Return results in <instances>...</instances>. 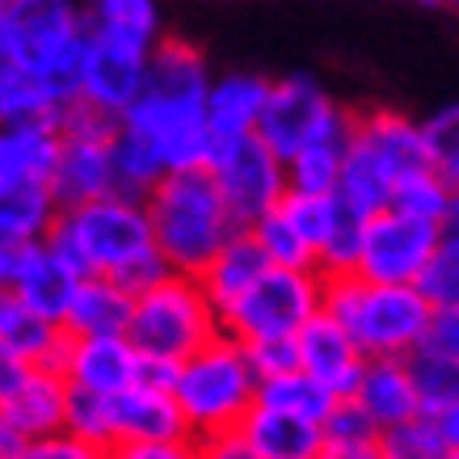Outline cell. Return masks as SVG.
<instances>
[{
  "label": "cell",
  "mask_w": 459,
  "mask_h": 459,
  "mask_svg": "<svg viewBox=\"0 0 459 459\" xmlns=\"http://www.w3.org/2000/svg\"><path fill=\"white\" fill-rule=\"evenodd\" d=\"M207 93L211 72L203 51L181 39H160L152 47L148 89L123 123H131L156 143L169 173L207 169L211 148H215V135L207 123Z\"/></svg>",
  "instance_id": "cell-1"
},
{
  "label": "cell",
  "mask_w": 459,
  "mask_h": 459,
  "mask_svg": "<svg viewBox=\"0 0 459 459\" xmlns=\"http://www.w3.org/2000/svg\"><path fill=\"white\" fill-rule=\"evenodd\" d=\"M143 207L152 220L156 249L165 253V262L178 274H203L211 257L240 232L211 169L165 173L152 195L143 198Z\"/></svg>",
  "instance_id": "cell-2"
},
{
  "label": "cell",
  "mask_w": 459,
  "mask_h": 459,
  "mask_svg": "<svg viewBox=\"0 0 459 459\" xmlns=\"http://www.w3.org/2000/svg\"><path fill=\"white\" fill-rule=\"evenodd\" d=\"M325 312L346 325L367 359H409L434 325V304L418 282H371L362 274L325 279Z\"/></svg>",
  "instance_id": "cell-3"
},
{
  "label": "cell",
  "mask_w": 459,
  "mask_h": 459,
  "mask_svg": "<svg viewBox=\"0 0 459 459\" xmlns=\"http://www.w3.org/2000/svg\"><path fill=\"white\" fill-rule=\"evenodd\" d=\"M4 26L13 34L17 64L68 110L81 98L84 47L93 34L89 13L76 9V0H13L4 9Z\"/></svg>",
  "instance_id": "cell-4"
},
{
  "label": "cell",
  "mask_w": 459,
  "mask_h": 459,
  "mask_svg": "<svg viewBox=\"0 0 459 459\" xmlns=\"http://www.w3.org/2000/svg\"><path fill=\"white\" fill-rule=\"evenodd\" d=\"M64 211L76 223V232H81L93 274H106V279L123 282L126 291H135V295L173 274L165 253L156 249L152 220H148L143 198L106 195V198H93V203L64 207Z\"/></svg>",
  "instance_id": "cell-5"
},
{
  "label": "cell",
  "mask_w": 459,
  "mask_h": 459,
  "mask_svg": "<svg viewBox=\"0 0 459 459\" xmlns=\"http://www.w3.org/2000/svg\"><path fill=\"white\" fill-rule=\"evenodd\" d=\"M257 388H262V379L245 354V342L220 329L207 346H198L190 359H181V376L173 392H178L181 413L190 421V434L203 443L211 434L240 430V421L257 404Z\"/></svg>",
  "instance_id": "cell-6"
},
{
  "label": "cell",
  "mask_w": 459,
  "mask_h": 459,
  "mask_svg": "<svg viewBox=\"0 0 459 459\" xmlns=\"http://www.w3.org/2000/svg\"><path fill=\"white\" fill-rule=\"evenodd\" d=\"M220 307L211 304L198 274H169L156 287L135 295V320H131V342L140 354L160 359H190L198 346H207L220 333Z\"/></svg>",
  "instance_id": "cell-7"
},
{
  "label": "cell",
  "mask_w": 459,
  "mask_h": 459,
  "mask_svg": "<svg viewBox=\"0 0 459 459\" xmlns=\"http://www.w3.org/2000/svg\"><path fill=\"white\" fill-rule=\"evenodd\" d=\"M325 307V274L270 265L249 291L220 312L223 333L253 342V337H295L307 320Z\"/></svg>",
  "instance_id": "cell-8"
},
{
  "label": "cell",
  "mask_w": 459,
  "mask_h": 459,
  "mask_svg": "<svg viewBox=\"0 0 459 459\" xmlns=\"http://www.w3.org/2000/svg\"><path fill=\"white\" fill-rule=\"evenodd\" d=\"M257 135L282 160H291L299 148L316 140H350L354 135V118L325 93L320 81H312L307 72H291V76L274 81V89H270Z\"/></svg>",
  "instance_id": "cell-9"
},
{
  "label": "cell",
  "mask_w": 459,
  "mask_h": 459,
  "mask_svg": "<svg viewBox=\"0 0 459 459\" xmlns=\"http://www.w3.org/2000/svg\"><path fill=\"white\" fill-rule=\"evenodd\" d=\"M211 173L220 181L223 203L240 228H253L265 211H274L287 198V160H282L262 135H240V140H215L211 148Z\"/></svg>",
  "instance_id": "cell-10"
},
{
  "label": "cell",
  "mask_w": 459,
  "mask_h": 459,
  "mask_svg": "<svg viewBox=\"0 0 459 459\" xmlns=\"http://www.w3.org/2000/svg\"><path fill=\"white\" fill-rule=\"evenodd\" d=\"M438 249H443L438 223L388 207L367 220L359 274L371 282H418Z\"/></svg>",
  "instance_id": "cell-11"
},
{
  "label": "cell",
  "mask_w": 459,
  "mask_h": 459,
  "mask_svg": "<svg viewBox=\"0 0 459 459\" xmlns=\"http://www.w3.org/2000/svg\"><path fill=\"white\" fill-rule=\"evenodd\" d=\"M148 68H152V47L114 39L93 30L89 47H84V68H81V101L98 106L123 123L131 106L143 98L148 89Z\"/></svg>",
  "instance_id": "cell-12"
},
{
  "label": "cell",
  "mask_w": 459,
  "mask_h": 459,
  "mask_svg": "<svg viewBox=\"0 0 459 459\" xmlns=\"http://www.w3.org/2000/svg\"><path fill=\"white\" fill-rule=\"evenodd\" d=\"M295 342H299V367H304L307 376H316L337 396H354L359 392L367 354L359 350V342L350 337V329L342 320H333L320 307L316 316L295 333Z\"/></svg>",
  "instance_id": "cell-13"
},
{
  "label": "cell",
  "mask_w": 459,
  "mask_h": 459,
  "mask_svg": "<svg viewBox=\"0 0 459 459\" xmlns=\"http://www.w3.org/2000/svg\"><path fill=\"white\" fill-rule=\"evenodd\" d=\"M64 376L72 388H89L98 396H118L140 384V346L126 333L118 337H72Z\"/></svg>",
  "instance_id": "cell-14"
},
{
  "label": "cell",
  "mask_w": 459,
  "mask_h": 459,
  "mask_svg": "<svg viewBox=\"0 0 459 459\" xmlns=\"http://www.w3.org/2000/svg\"><path fill=\"white\" fill-rule=\"evenodd\" d=\"M114 438L118 443H160V438H195L190 421L181 413L178 392L131 384L118 396H110Z\"/></svg>",
  "instance_id": "cell-15"
},
{
  "label": "cell",
  "mask_w": 459,
  "mask_h": 459,
  "mask_svg": "<svg viewBox=\"0 0 459 459\" xmlns=\"http://www.w3.org/2000/svg\"><path fill=\"white\" fill-rule=\"evenodd\" d=\"M9 287H13L17 295H26V304L39 307L47 320L68 325L72 295L81 287V274H76L47 240H26V245L17 249V270H13V282H9Z\"/></svg>",
  "instance_id": "cell-16"
},
{
  "label": "cell",
  "mask_w": 459,
  "mask_h": 459,
  "mask_svg": "<svg viewBox=\"0 0 459 459\" xmlns=\"http://www.w3.org/2000/svg\"><path fill=\"white\" fill-rule=\"evenodd\" d=\"M0 342L9 350H17L34 367L64 371L72 333L64 325H56V320H47L39 307H30L26 295H17L13 287H0Z\"/></svg>",
  "instance_id": "cell-17"
},
{
  "label": "cell",
  "mask_w": 459,
  "mask_h": 459,
  "mask_svg": "<svg viewBox=\"0 0 459 459\" xmlns=\"http://www.w3.org/2000/svg\"><path fill=\"white\" fill-rule=\"evenodd\" d=\"M274 81H265L257 72H228L220 81H211L207 93V123L215 140H240V135H257L270 101Z\"/></svg>",
  "instance_id": "cell-18"
},
{
  "label": "cell",
  "mask_w": 459,
  "mask_h": 459,
  "mask_svg": "<svg viewBox=\"0 0 459 459\" xmlns=\"http://www.w3.org/2000/svg\"><path fill=\"white\" fill-rule=\"evenodd\" d=\"M51 195L59 207H81V203L114 195L110 140H64L59 165L51 173Z\"/></svg>",
  "instance_id": "cell-19"
},
{
  "label": "cell",
  "mask_w": 459,
  "mask_h": 459,
  "mask_svg": "<svg viewBox=\"0 0 459 459\" xmlns=\"http://www.w3.org/2000/svg\"><path fill=\"white\" fill-rule=\"evenodd\" d=\"M245 438L262 459H320L325 451V426L287 409H270V404H253L249 418L240 421Z\"/></svg>",
  "instance_id": "cell-20"
},
{
  "label": "cell",
  "mask_w": 459,
  "mask_h": 459,
  "mask_svg": "<svg viewBox=\"0 0 459 459\" xmlns=\"http://www.w3.org/2000/svg\"><path fill=\"white\" fill-rule=\"evenodd\" d=\"M131 320H135V291H126L123 282L106 279V274H89L72 295L64 329L72 337H131Z\"/></svg>",
  "instance_id": "cell-21"
},
{
  "label": "cell",
  "mask_w": 459,
  "mask_h": 459,
  "mask_svg": "<svg viewBox=\"0 0 459 459\" xmlns=\"http://www.w3.org/2000/svg\"><path fill=\"white\" fill-rule=\"evenodd\" d=\"M354 396L379 421V430L401 426V421L421 413V396L413 384V371H409V359H367Z\"/></svg>",
  "instance_id": "cell-22"
},
{
  "label": "cell",
  "mask_w": 459,
  "mask_h": 459,
  "mask_svg": "<svg viewBox=\"0 0 459 459\" xmlns=\"http://www.w3.org/2000/svg\"><path fill=\"white\" fill-rule=\"evenodd\" d=\"M68 396L72 384L64 371L51 367H30V376L22 379V388L0 404L9 418L17 421V430L26 438H42V434H59L64 418H68Z\"/></svg>",
  "instance_id": "cell-23"
},
{
  "label": "cell",
  "mask_w": 459,
  "mask_h": 459,
  "mask_svg": "<svg viewBox=\"0 0 459 459\" xmlns=\"http://www.w3.org/2000/svg\"><path fill=\"white\" fill-rule=\"evenodd\" d=\"M359 123V118H354ZM396 173L388 169V160L362 140L359 131L346 143V160H342V181H337V198H346L354 211L362 215H379L392 207V190H396Z\"/></svg>",
  "instance_id": "cell-24"
},
{
  "label": "cell",
  "mask_w": 459,
  "mask_h": 459,
  "mask_svg": "<svg viewBox=\"0 0 459 459\" xmlns=\"http://www.w3.org/2000/svg\"><path fill=\"white\" fill-rule=\"evenodd\" d=\"M59 135L56 123H0V173L22 181H47L59 165Z\"/></svg>",
  "instance_id": "cell-25"
},
{
  "label": "cell",
  "mask_w": 459,
  "mask_h": 459,
  "mask_svg": "<svg viewBox=\"0 0 459 459\" xmlns=\"http://www.w3.org/2000/svg\"><path fill=\"white\" fill-rule=\"evenodd\" d=\"M265 270H270V257L262 253V245H257V237H253L249 228H240L237 237L207 262V270L198 274V282H203V291L211 295V304L223 312L232 299H240V295L249 291Z\"/></svg>",
  "instance_id": "cell-26"
},
{
  "label": "cell",
  "mask_w": 459,
  "mask_h": 459,
  "mask_svg": "<svg viewBox=\"0 0 459 459\" xmlns=\"http://www.w3.org/2000/svg\"><path fill=\"white\" fill-rule=\"evenodd\" d=\"M56 215H59V203L47 181L9 178L0 186V237H9L13 245L42 240L51 232Z\"/></svg>",
  "instance_id": "cell-27"
},
{
  "label": "cell",
  "mask_w": 459,
  "mask_h": 459,
  "mask_svg": "<svg viewBox=\"0 0 459 459\" xmlns=\"http://www.w3.org/2000/svg\"><path fill=\"white\" fill-rule=\"evenodd\" d=\"M354 131L388 160L396 178L426 169V140H421V123H413V118H404L396 110H371L354 123Z\"/></svg>",
  "instance_id": "cell-28"
},
{
  "label": "cell",
  "mask_w": 459,
  "mask_h": 459,
  "mask_svg": "<svg viewBox=\"0 0 459 459\" xmlns=\"http://www.w3.org/2000/svg\"><path fill=\"white\" fill-rule=\"evenodd\" d=\"M110 156H114V195L148 198L156 190V181L169 173L160 152H156V143L143 131H135L131 123H123L114 131Z\"/></svg>",
  "instance_id": "cell-29"
},
{
  "label": "cell",
  "mask_w": 459,
  "mask_h": 459,
  "mask_svg": "<svg viewBox=\"0 0 459 459\" xmlns=\"http://www.w3.org/2000/svg\"><path fill=\"white\" fill-rule=\"evenodd\" d=\"M409 371H413V384H418L421 396V413H446L451 404H459V359L438 350L434 342L418 346L409 354Z\"/></svg>",
  "instance_id": "cell-30"
},
{
  "label": "cell",
  "mask_w": 459,
  "mask_h": 459,
  "mask_svg": "<svg viewBox=\"0 0 459 459\" xmlns=\"http://www.w3.org/2000/svg\"><path fill=\"white\" fill-rule=\"evenodd\" d=\"M257 401L270 404V409H287V413H299V418H312L325 426L329 409L337 404V392L325 388L316 376H307L304 367H299V371H287V376L262 379Z\"/></svg>",
  "instance_id": "cell-31"
},
{
  "label": "cell",
  "mask_w": 459,
  "mask_h": 459,
  "mask_svg": "<svg viewBox=\"0 0 459 459\" xmlns=\"http://www.w3.org/2000/svg\"><path fill=\"white\" fill-rule=\"evenodd\" d=\"M89 22L101 34L156 47L160 42V4L156 0H93L89 4Z\"/></svg>",
  "instance_id": "cell-32"
},
{
  "label": "cell",
  "mask_w": 459,
  "mask_h": 459,
  "mask_svg": "<svg viewBox=\"0 0 459 459\" xmlns=\"http://www.w3.org/2000/svg\"><path fill=\"white\" fill-rule=\"evenodd\" d=\"M367 220H371V215L354 211L346 198L337 203V220H333V228H329L325 245L316 249V270L325 274V279H333V274H359L362 240H367Z\"/></svg>",
  "instance_id": "cell-33"
},
{
  "label": "cell",
  "mask_w": 459,
  "mask_h": 459,
  "mask_svg": "<svg viewBox=\"0 0 459 459\" xmlns=\"http://www.w3.org/2000/svg\"><path fill=\"white\" fill-rule=\"evenodd\" d=\"M346 143L350 140H316V143H307V148H299V152L287 160L291 190H299V195H337Z\"/></svg>",
  "instance_id": "cell-34"
},
{
  "label": "cell",
  "mask_w": 459,
  "mask_h": 459,
  "mask_svg": "<svg viewBox=\"0 0 459 459\" xmlns=\"http://www.w3.org/2000/svg\"><path fill=\"white\" fill-rule=\"evenodd\" d=\"M451 198H455V186L446 178H438L430 165L426 169H413L396 181L392 190V207L404 211V215H418V220H430V223H443V215L451 211Z\"/></svg>",
  "instance_id": "cell-35"
},
{
  "label": "cell",
  "mask_w": 459,
  "mask_h": 459,
  "mask_svg": "<svg viewBox=\"0 0 459 459\" xmlns=\"http://www.w3.org/2000/svg\"><path fill=\"white\" fill-rule=\"evenodd\" d=\"M253 237H257V245H262V253L270 257V265H291V270H316V249L307 245L304 237H299V228H295L291 220H287V211L274 207L265 211L262 220L249 228Z\"/></svg>",
  "instance_id": "cell-36"
},
{
  "label": "cell",
  "mask_w": 459,
  "mask_h": 459,
  "mask_svg": "<svg viewBox=\"0 0 459 459\" xmlns=\"http://www.w3.org/2000/svg\"><path fill=\"white\" fill-rule=\"evenodd\" d=\"M379 451H384V459H446L451 455L443 426L430 413H418V418L401 421V426H388V430L379 434Z\"/></svg>",
  "instance_id": "cell-37"
},
{
  "label": "cell",
  "mask_w": 459,
  "mask_h": 459,
  "mask_svg": "<svg viewBox=\"0 0 459 459\" xmlns=\"http://www.w3.org/2000/svg\"><path fill=\"white\" fill-rule=\"evenodd\" d=\"M64 430L76 434L81 443L98 446V451H110L118 438H114V413H110V396H98L89 388H72L68 396V418H64Z\"/></svg>",
  "instance_id": "cell-38"
},
{
  "label": "cell",
  "mask_w": 459,
  "mask_h": 459,
  "mask_svg": "<svg viewBox=\"0 0 459 459\" xmlns=\"http://www.w3.org/2000/svg\"><path fill=\"white\" fill-rule=\"evenodd\" d=\"M421 140H426V165L459 190V106H438L421 123Z\"/></svg>",
  "instance_id": "cell-39"
},
{
  "label": "cell",
  "mask_w": 459,
  "mask_h": 459,
  "mask_svg": "<svg viewBox=\"0 0 459 459\" xmlns=\"http://www.w3.org/2000/svg\"><path fill=\"white\" fill-rule=\"evenodd\" d=\"M337 203H342L337 195H299V190H287V198H282L279 207L287 211V220L299 228V237H304L312 249H320L337 220Z\"/></svg>",
  "instance_id": "cell-40"
},
{
  "label": "cell",
  "mask_w": 459,
  "mask_h": 459,
  "mask_svg": "<svg viewBox=\"0 0 459 459\" xmlns=\"http://www.w3.org/2000/svg\"><path fill=\"white\" fill-rule=\"evenodd\" d=\"M379 421L359 404V396H337L325 418V443H379Z\"/></svg>",
  "instance_id": "cell-41"
},
{
  "label": "cell",
  "mask_w": 459,
  "mask_h": 459,
  "mask_svg": "<svg viewBox=\"0 0 459 459\" xmlns=\"http://www.w3.org/2000/svg\"><path fill=\"white\" fill-rule=\"evenodd\" d=\"M245 354H249L257 379L299 371V342L295 337H253V342H245Z\"/></svg>",
  "instance_id": "cell-42"
},
{
  "label": "cell",
  "mask_w": 459,
  "mask_h": 459,
  "mask_svg": "<svg viewBox=\"0 0 459 459\" xmlns=\"http://www.w3.org/2000/svg\"><path fill=\"white\" fill-rule=\"evenodd\" d=\"M418 287L426 291V299L438 307H459V253L455 249H438L434 253V262L426 265V274L418 279Z\"/></svg>",
  "instance_id": "cell-43"
},
{
  "label": "cell",
  "mask_w": 459,
  "mask_h": 459,
  "mask_svg": "<svg viewBox=\"0 0 459 459\" xmlns=\"http://www.w3.org/2000/svg\"><path fill=\"white\" fill-rule=\"evenodd\" d=\"M118 126H123L118 118L101 114L98 106H89V101H81V98L59 114V135H64V140H114Z\"/></svg>",
  "instance_id": "cell-44"
},
{
  "label": "cell",
  "mask_w": 459,
  "mask_h": 459,
  "mask_svg": "<svg viewBox=\"0 0 459 459\" xmlns=\"http://www.w3.org/2000/svg\"><path fill=\"white\" fill-rule=\"evenodd\" d=\"M110 459H203L198 438H160V443H114Z\"/></svg>",
  "instance_id": "cell-45"
},
{
  "label": "cell",
  "mask_w": 459,
  "mask_h": 459,
  "mask_svg": "<svg viewBox=\"0 0 459 459\" xmlns=\"http://www.w3.org/2000/svg\"><path fill=\"white\" fill-rule=\"evenodd\" d=\"M98 455H101L98 446H89V443H81L76 434L59 430V434L30 438V446H26V455L22 459H98Z\"/></svg>",
  "instance_id": "cell-46"
},
{
  "label": "cell",
  "mask_w": 459,
  "mask_h": 459,
  "mask_svg": "<svg viewBox=\"0 0 459 459\" xmlns=\"http://www.w3.org/2000/svg\"><path fill=\"white\" fill-rule=\"evenodd\" d=\"M198 455L203 459H262L253 451V443L245 438V430H223V434H211L198 443Z\"/></svg>",
  "instance_id": "cell-47"
},
{
  "label": "cell",
  "mask_w": 459,
  "mask_h": 459,
  "mask_svg": "<svg viewBox=\"0 0 459 459\" xmlns=\"http://www.w3.org/2000/svg\"><path fill=\"white\" fill-rule=\"evenodd\" d=\"M181 362L178 359H160V354H140V384H152V388H178Z\"/></svg>",
  "instance_id": "cell-48"
},
{
  "label": "cell",
  "mask_w": 459,
  "mask_h": 459,
  "mask_svg": "<svg viewBox=\"0 0 459 459\" xmlns=\"http://www.w3.org/2000/svg\"><path fill=\"white\" fill-rule=\"evenodd\" d=\"M30 367H34V362H26L17 350H9L4 342H0V404L22 388V379L30 376Z\"/></svg>",
  "instance_id": "cell-49"
},
{
  "label": "cell",
  "mask_w": 459,
  "mask_h": 459,
  "mask_svg": "<svg viewBox=\"0 0 459 459\" xmlns=\"http://www.w3.org/2000/svg\"><path fill=\"white\" fill-rule=\"evenodd\" d=\"M426 342H434L438 350H446V354L459 359V307H438V312H434V325H430V337H426Z\"/></svg>",
  "instance_id": "cell-50"
},
{
  "label": "cell",
  "mask_w": 459,
  "mask_h": 459,
  "mask_svg": "<svg viewBox=\"0 0 459 459\" xmlns=\"http://www.w3.org/2000/svg\"><path fill=\"white\" fill-rule=\"evenodd\" d=\"M26 446H30V438L17 430V421L0 409V459H22L26 455Z\"/></svg>",
  "instance_id": "cell-51"
},
{
  "label": "cell",
  "mask_w": 459,
  "mask_h": 459,
  "mask_svg": "<svg viewBox=\"0 0 459 459\" xmlns=\"http://www.w3.org/2000/svg\"><path fill=\"white\" fill-rule=\"evenodd\" d=\"M320 459H384L379 443H325Z\"/></svg>",
  "instance_id": "cell-52"
},
{
  "label": "cell",
  "mask_w": 459,
  "mask_h": 459,
  "mask_svg": "<svg viewBox=\"0 0 459 459\" xmlns=\"http://www.w3.org/2000/svg\"><path fill=\"white\" fill-rule=\"evenodd\" d=\"M438 228H443V245H446V249L459 253V190H455V198H451V211L443 215V223H438Z\"/></svg>",
  "instance_id": "cell-53"
},
{
  "label": "cell",
  "mask_w": 459,
  "mask_h": 459,
  "mask_svg": "<svg viewBox=\"0 0 459 459\" xmlns=\"http://www.w3.org/2000/svg\"><path fill=\"white\" fill-rule=\"evenodd\" d=\"M17 249H22V245H13V240H4V237H0V287H9V282H13Z\"/></svg>",
  "instance_id": "cell-54"
},
{
  "label": "cell",
  "mask_w": 459,
  "mask_h": 459,
  "mask_svg": "<svg viewBox=\"0 0 459 459\" xmlns=\"http://www.w3.org/2000/svg\"><path fill=\"white\" fill-rule=\"evenodd\" d=\"M17 68V47H13V34L4 26V13H0V76Z\"/></svg>",
  "instance_id": "cell-55"
},
{
  "label": "cell",
  "mask_w": 459,
  "mask_h": 459,
  "mask_svg": "<svg viewBox=\"0 0 459 459\" xmlns=\"http://www.w3.org/2000/svg\"><path fill=\"white\" fill-rule=\"evenodd\" d=\"M438 426H443V434H446V446L459 451V404H451L446 413H438Z\"/></svg>",
  "instance_id": "cell-56"
},
{
  "label": "cell",
  "mask_w": 459,
  "mask_h": 459,
  "mask_svg": "<svg viewBox=\"0 0 459 459\" xmlns=\"http://www.w3.org/2000/svg\"><path fill=\"white\" fill-rule=\"evenodd\" d=\"M434 4H446V9H459V0H434Z\"/></svg>",
  "instance_id": "cell-57"
},
{
  "label": "cell",
  "mask_w": 459,
  "mask_h": 459,
  "mask_svg": "<svg viewBox=\"0 0 459 459\" xmlns=\"http://www.w3.org/2000/svg\"><path fill=\"white\" fill-rule=\"evenodd\" d=\"M9 4H13V0H0V13H4V9H9Z\"/></svg>",
  "instance_id": "cell-58"
},
{
  "label": "cell",
  "mask_w": 459,
  "mask_h": 459,
  "mask_svg": "<svg viewBox=\"0 0 459 459\" xmlns=\"http://www.w3.org/2000/svg\"><path fill=\"white\" fill-rule=\"evenodd\" d=\"M98 459H110V451H101V455H98Z\"/></svg>",
  "instance_id": "cell-59"
}]
</instances>
